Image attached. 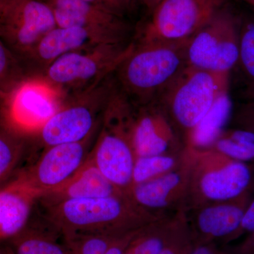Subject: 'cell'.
Returning a JSON list of instances; mask_svg holds the SVG:
<instances>
[{
  "label": "cell",
  "instance_id": "1",
  "mask_svg": "<svg viewBox=\"0 0 254 254\" xmlns=\"http://www.w3.org/2000/svg\"><path fill=\"white\" fill-rule=\"evenodd\" d=\"M47 218L67 241L89 234L124 236L162 217L148 213L127 193L43 205Z\"/></svg>",
  "mask_w": 254,
  "mask_h": 254
},
{
  "label": "cell",
  "instance_id": "2",
  "mask_svg": "<svg viewBox=\"0 0 254 254\" xmlns=\"http://www.w3.org/2000/svg\"><path fill=\"white\" fill-rule=\"evenodd\" d=\"M186 41L141 44L122 64V81L140 105L155 103L187 66Z\"/></svg>",
  "mask_w": 254,
  "mask_h": 254
},
{
  "label": "cell",
  "instance_id": "3",
  "mask_svg": "<svg viewBox=\"0 0 254 254\" xmlns=\"http://www.w3.org/2000/svg\"><path fill=\"white\" fill-rule=\"evenodd\" d=\"M230 73L200 69L187 65L159 98L182 141L210 111L222 95L228 93Z\"/></svg>",
  "mask_w": 254,
  "mask_h": 254
},
{
  "label": "cell",
  "instance_id": "4",
  "mask_svg": "<svg viewBox=\"0 0 254 254\" xmlns=\"http://www.w3.org/2000/svg\"><path fill=\"white\" fill-rule=\"evenodd\" d=\"M187 148L191 156V170L186 212L237 198L250 190L253 174L245 163L232 160L213 148Z\"/></svg>",
  "mask_w": 254,
  "mask_h": 254
},
{
  "label": "cell",
  "instance_id": "5",
  "mask_svg": "<svg viewBox=\"0 0 254 254\" xmlns=\"http://www.w3.org/2000/svg\"><path fill=\"white\" fill-rule=\"evenodd\" d=\"M106 125L90 157L114 186L128 195L136 156L131 141V110L125 100L112 103Z\"/></svg>",
  "mask_w": 254,
  "mask_h": 254
},
{
  "label": "cell",
  "instance_id": "6",
  "mask_svg": "<svg viewBox=\"0 0 254 254\" xmlns=\"http://www.w3.org/2000/svg\"><path fill=\"white\" fill-rule=\"evenodd\" d=\"M240 33L231 15L218 11L190 37L187 64L216 72L230 73L238 63Z\"/></svg>",
  "mask_w": 254,
  "mask_h": 254
},
{
  "label": "cell",
  "instance_id": "7",
  "mask_svg": "<svg viewBox=\"0 0 254 254\" xmlns=\"http://www.w3.org/2000/svg\"><path fill=\"white\" fill-rule=\"evenodd\" d=\"M225 0H162L153 9L141 44L186 41L220 11Z\"/></svg>",
  "mask_w": 254,
  "mask_h": 254
},
{
  "label": "cell",
  "instance_id": "8",
  "mask_svg": "<svg viewBox=\"0 0 254 254\" xmlns=\"http://www.w3.org/2000/svg\"><path fill=\"white\" fill-rule=\"evenodd\" d=\"M54 12L35 0H16L0 18V37L21 64L55 28Z\"/></svg>",
  "mask_w": 254,
  "mask_h": 254
},
{
  "label": "cell",
  "instance_id": "9",
  "mask_svg": "<svg viewBox=\"0 0 254 254\" xmlns=\"http://www.w3.org/2000/svg\"><path fill=\"white\" fill-rule=\"evenodd\" d=\"M59 110L49 92L23 78L5 94L0 104V124L23 136L43 126Z\"/></svg>",
  "mask_w": 254,
  "mask_h": 254
},
{
  "label": "cell",
  "instance_id": "10",
  "mask_svg": "<svg viewBox=\"0 0 254 254\" xmlns=\"http://www.w3.org/2000/svg\"><path fill=\"white\" fill-rule=\"evenodd\" d=\"M190 170L191 156L185 147V158L180 165L154 180L134 185L128 195L137 205L155 216L175 215L185 208Z\"/></svg>",
  "mask_w": 254,
  "mask_h": 254
},
{
  "label": "cell",
  "instance_id": "11",
  "mask_svg": "<svg viewBox=\"0 0 254 254\" xmlns=\"http://www.w3.org/2000/svg\"><path fill=\"white\" fill-rule=\"evenodd\" d=\"M131 141L136 158L182 153L185 148L176 128L158 103L132 111Z\"/></svg>",
  "mask_w": 254,
  "mask_h": 254
},
{
  "label": "cell",
  "instance_id": "12",
  "mask_svg": "<svg viewBox=\"0 0 254 254\" xmlns=\"http://www.w3.org/2000/svg\"><path fill=\"white\" fill-rule=\"evenodd\" d=\"M87 158L84 141L53 145L48 147L33 166L19 175L39 198L72 178Z\"/></svg>",
  "mask_w": 254,
  "mask_h": 254
},
{
  "label": "cell",
  "instance_id": "13",
  "mask_svg": "<svg viewBox=\"0 0 254 254\" xmlns=\"http://www.w3.org/2000/svg\"><path fill=\"white\" fill-rule=\"evenodd\" d=\"M250 201L248 190L237 198L187 212L195 245L228 240L240 227Z\"/></svg>",
  "mask_w": 254,
  "mask_h": 254
},
{
  "label": "cell",
  "instance_id": "14",
  "mask_svg": "<svg viewBox=\"0 0 254 254\" xmlns=\"http://www.w3.org/2000/svg\"><path fill=\"white\" fill-rule=\"evenodd\" d=\"M133 50V47L121 46L96 60L90 55L76 52L66 53L50 63L48 77L55 84L59 85L89 81L102 71L121 64Z\"/></svg>",
  "mask_w": 254,
  "mask_h": 254
},
{
  "label": "cell",
  "instance_id": "15",
  "mask_svg": "<svg viewBox=\"0 0 254 254\" xmlns=\"http://www.w3.org/2000/svg\"><path fill=\"white\" fill-rule=\"evenodd\" d=\"M38 198L19 174L0 187V244L7 243L28 226Z\"/></svg>",
  "mask_w": 254,
  "mask_h": 254
},
{
  "label": "cell",
  "instance_id": "16",
  "mask_svg": "<svg viewBox=\"0 0 254 254\" xmlns=\"http://www.w3.org/2000/svg\"><path fill=\"white\" fill-rule=\"evenodd\" d=\"M93 111L85 105L59 110L41 127L42 141L48 147L84 141L95 125Z\"/></svg>",
  "mask_w": 254,
  "mask_h": 254
},
{
  "label": "cell",
  "instance_id": "17",
  "mask_svg": "<svg viewBox=\"0 0 254 254\" xmlns=\"http://www.w3.org/2000/svg\"><path fill=\"white\" fill-rule=\"evenodd\" d=\"M121 193H125L103 176L89 157L72 178L37 200H41L43 205H49L65 200L100 198Z\"/></svg>",
  "mask_w": 254,
  "mask_h": 254
},
{
  "label": "cell",
  "instance_id": "18",
  "mask_svg": "<svg viewBox=\"0 0 254 254\" xmlns=\"http://www.w3.org/2000/svg\"><path fill=\"white\" fill-rule=\"evenodd\" d=\"M232 103L229 93L222 95L199 123L189 133L185 145L193 149H209L225 130L232 118Z\"/></svg>",
  "mask_w": 254,
  "mask_h": 254
},
{
  "label": "cell",
  "instance_id": "19",
  "mask_svg": "<svg viewBox=\"0 0 254 254\" xmlns=\"http://www.w3.org/2000/svg\"><path fill=\"white\" fill-rule=\"evenodd\" d=\"M93 39L107 44L98 38H93L86 28H55L43 37L31 56H38L43 61L51 63L62 55L81 49L91 43Z\"/></svg>",
  "mask_w": 254,
  "mask_h": 254
},
{
  "label": "cell",
  "instance_id": "20",
  "mask_svg": "<svg viewBox=\"0 0 254 254\" xmlns=\"http://www.w3.org/2000/svg\"><path fill=\"white\" fill-rule=\"evenodd\" d=\"M12 254H71L69 246L62 245L56 239L28 226L7 242Z\"/></svg>",
  "mask_w": 254,
  "mask_h": 254
},
{
  "label": "cell",
  "instance_id": "21",
  "mask_svg": "<svg viewBox=\"0 0 254 254\" xmlns=\"http://www.w3.org/2000/svg\"><path fill=\"white\" fill-rule=\"evenodd\" d=\"M176 213L162 217L141 229L128 247L132 253L160 254L173 228Z\"/></svg>",
  "mask_w": 254,
  "mask_h": 254
},
{
  "label": "cell",
  "instance_id": "22",
  "mask_svg": "<svg viewBox=\"0 0 254 254\" xmlns=\"http://www.w3.org/2000/svg\"><path fill=\"white\" fill-rule=\"evenodd\" d=\"M211 148L237 161L254 160V133L245 128L225 129Z\"/></svg>",
  "mask_w": 254,
  "mask_h": 254
},
{
  "label": "cell",
  "instance_id": "23",
  "mask_svg": "<svg viewBox=\"0 0 254 254\" xmlns=\"http://www.w3.org/2000/svg\"><path fill=\"white\" fill-rule=\"evenodd\" d=\"M185 148L182 153L136 158L133 172L132 187L154 180L176 168L185 158ZM132 188V187H131Z\"/></svg>",
  "mask_w": 254,
  "mask_h": 254
},
{
  "label": "cell",
  "instance_id": "24",
  "mask_svg": "<svg viewBox=\"0 0 254 254\" xmlns=\"http://www.w3.org/2000/svg\"><path fill=\"white\" fill-rule=\"evenodd\" d=\"M24 144L23 135L0 125V187L5 184L21 160Z\"/></svg>",
  "mask_w": 254,
  "mask_h": 254
},
{
  "label": "cell",
  "instance_id": "25",
  "mask_svg": "<svg viewBox=\"0 0 254 254\" xmlns=\"http://www.w3.org/2000/svg\"><path fill=\"white\" fill-rule=\"evenodd\" d=\"M195 245L186 210L182 208L175 215L173 228L160 254H190Z\"/></svg>",
  "mask_w": 254,
  "mask_h": 254
},
{
  "label": "cell",
  "instance_id": "26",
  "mask_svg": "<svg viewBox=\"0 0 254 254\" xmlns=\"http://www.w3.org/2000/svg\"><path fill=\"white\" fill-rule=\"evenodd\" d=\"M91 6L83 0H56L54 15L59 27L86 28Z\"/></svg>",
  "mask_w": 254,
  "mask_h": 254
},
{
  "label": "cell",
  "instance_id": "27",
  "mask_svg": "<svg viewBox=\"0 0 254 254\" xmlns=\"http://www.w3.org/2000/svg\"><path fill=\"white\" fill-rule=\"evenodd\" d=\"M23 78L22 65L0 37V92L6 94Z\"/></svg>",
  "mask_w": 254,
  "mask_h": 254
},
{
  "label": "cell",
  "instance_id": "28",
  "mask_svg": "<svg viewBox=\"0 0 254 254\" xmlns=\"http://www.w3.org/2000/svg\"><path fill=\"white\" fill-rule=\"evenodd\" d=\"M126 235L89 234L73 237L66 242L71 254H105L117 241Z\"/></svg>",
  "mask_w": 254,
  "mask_h": 254
},
{
  "label": "cell",
  "instance_id": "29",
  "mask_svg": "<svg viewBox=\"0 0 254 254\" xmlns=\"http://www.w3.org/2000/svg\"><path fill=\"white\" fill-rule=\"evenodd\" d=\"M238 63L247 78L250 87L254 86V24H247L240 33Z\"/></svg>",
  "mask_w": 254,
  "mask_h": 254
},
{
  "label": "cell",
  "instance_id": "30",
  "mask_svg": "<svg viewBox=\"0 0 254 254\" xmlns=\"http://www.w3.org/2000/svg\"><path fill=\"white\" fill-rule=\"evenodd\" d=\"M254 230V199L251 200L250 204L246 210L245 215L241 222L240 226L228 240L237 236V235L242 232H252Z\"/></svg>",
  "mask_w": 254,
  "mask_h": 254
},
{
  "label": "cell",
  "instance_id": "31",
  "mask_svg": "<svg viewBox=\"0 0 254 254\" xmlns=\"http://www.w3.org/2000/svg\"><path fill=\"white\" fill-rule=\"evenodd\" d=\"M237 118L241 128L250 130L254 133V103L245 106L241 110Z\"/></svg>",
  "mask_w": 254,
  "mask_h": 254
},
{
  "label": "cell",
  "instance_id": "32",
  "mask_svg": "<svg viewBox=\"0 0 254 254\" xmlns=\"http://www.w3.org/2000/svg\"><path fill=\"white\" fill-rule=\"evenodd\" d=\"M190 254H225L218 250L215 242L195 245Z\"/></svg>",
  "mask_w": 254,
  "mask_h": 254
},
{
  "label": "cell",
  "instance_id": "33",
  "mask_svg": "<svg viewBox=\"0 0 254 254\" xmlns=\"http://www.w3.org/2000/svg\"><path fill=\"white\" fill-rule=\"evenodd\" d=\"M16 0H0V18L4 15L6 10Z\"/></svg>",
  "mask_w": 254,
  "mask_h": 254
},
{
  "label": "cell",
  "instance_id": "34",
  "mask_svg": "<svg viewBox=\"0 0 254 254\" xmlns=\"http://www.w3.org/2000/svg\"><path fill=\"white\" fill-rule=\"evenodd\" d=\"M145 1L147 4H148V6L153 10L162 0H145Z\"/></svg>",
  "mask_w": 254,
  "mask_h": 254
},
{
  "label": "cell",
  "instance_id": "35",
  "mask_svg": "<svg viewBox=\"0 0 254 254\" xmlns=\"http://www.w3.org/2000/svg\"><path fill=\"white\" fill-rule=\"evenodd\" d=\"M247 95H248L249 98L254 99V86L249 87L248 89H247Z\"/></svg>",
  "mask_w": 254,
  "mask_h": 254
},
{
  "label": "cell",
  "instance_id": "36",
  "mask_svg": "<svg viewBox=\"0 0 254 254\" xmlns=\"http://www.w3.org/2000/svg\"><path fill=\"white\" fill-rule=\"evenodd\" d=\"M0 254H12L10 251L9 247H0Z\"/></svg>",
  "mask_w": 254,
  "mask_h": 254
},
{
  "label": "cell",
  "instance_id": "37",
  "mask_svg": "<svg viewBox=\"0 0 254 254\" xmlns=\"http://www.w3.org/2000/svg\"><path fill=\"white\" fill-rule=\"evenodd\" d=\"M245 246H253L254 247V230L252 232V237L250 238V240Z\"/></svg>",
  "mask_w": 254,
  "mask_h": 254
},
{
  "label": "cell",
  "instance_id": "38",
  "mask_svg": "<svg viewBox=\"0 0 254 254\" xmlns=\"http://www.w3.org/2000/svg\"><path fill=\"white\" fill-rule=\"evenodd\" d=\"M4 93H1L0 92V104H1V101H2L3 98H4Z\"/></svg>",
  "mask_w": 254,
  "mask_h": 254
},
{
  "label": "cell",
  "instance_id": "39",
  "mask_svg": "<svg viewBox=\"0 0 254 254\" xmlns=\"http://www.w3.org/2000/svg\"><path fill=\"white\" fill-rule=\"evenodd\" d=\"M125 254H133L132 253L131 251L129 250V249L128 248V249H127L126 253H125Z\"/></svg>",
  "mask_w": 254,
  "mask_h": 254
},
{
  "label": "cell",
  "instance_id": "40",
  "mask_svg": "<svg viewBox=\"0 0 254 254\" xmlns=\"http://www.w3.org/2000/svg\"><path fill=\"white\" fill-rule=\"evenodd\" d=\"M83 1H86V2L89 3L91 1H94V0H83Z\"/></svg>",
  "mask_w": 254,
  "mask_h": 254
},
{
  "label": "cell",
  "instance_id": "41",
  "mask_svg": "<svg viewBox=\"0 0 254 254\" xmlns=\"http://www.w3.org/2000/svg\"><path fill=\"white\" fill-rule=\"evenodd\" d=\"M250 3H251V4H253V5H254V1H251V2H250Z\"/></svg>",
  "mask_w": 254,
  "mask_h": 254
},
{
  "label": "cell",
  "instance_id": "42",
  "mask_svg": "<svg viewBox=\"0 0 254 254\" xmlns=\"http://www.w3.org/2000/svg\"><path fill=\"white\" fill-rule=\"evenodd\" d=\"M248 1H250V2H251V1H254V0H248Z\"/></svg>",
  "mask_w": 254,
  "mask_h": 254
}]
</instances>
